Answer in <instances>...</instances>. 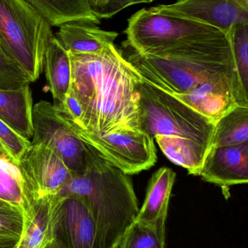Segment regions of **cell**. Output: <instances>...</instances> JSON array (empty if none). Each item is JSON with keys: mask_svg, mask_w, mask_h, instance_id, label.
<instances>
[{"mask_svg": "<svg viewBox=\"0 0 248 248\" xmlns=\"http://www.w3.org/2000/svg\"><path fill=\"white\" fill-rule=\"evenodd\" d=\"M16 247H17V246H15V247H14V248H16Z\"/></svg>", "mask_w": 248, "mask_h": 248, "instance_id": "34", "label": "cell"}, {"mask_svg": "<svg viewBox=\"0 0 248 248\" xmlns=\"http://www.w3.org/2000/svg\"><path fill=\"white\" fill-rule=\"evenodd\" d=\"M33 140L31 142L41 144L58 155L74 176L85 171L87 153L83 142L58 113L55 106L41 100L33 107Z\"/></svg>", "mask_w": 248, "mask_h": 248, "instance_id": "8", "label": "cell"}, {"mask_svg": "<svg viewBox=\"0 0 248 248\" xmlns=\"http://www.w3.org/2000/svg\"><path fill=\"white\" fill-rule=\"evenodd\" d=\"M37 10L52 26L59 27L69 22L100 24L90 11L87 0H26Z\"/></svg>", "mask_w": 248, "mask_h": 248, "instance_id": "20", "label": "cell"}, {"mask_svg": "<svg viewBox=\"0 0 248 248\" xmlns=\"http://www.w3.org/2000/svg\"><path fill=\"white\" fill-rule=\"evenodd\" d=\"M230 34L236 74L248 95V22L234 25Z\"/></svg>", "mask_w": 248, "mask_h": 248, "instance_id": "24", "label": "cell"}, {"mask_svg": "<svg viewBox=\"0 0 248 248\" xmlns=\"http://www.w3.org/2000/svg\"><path fill=\"white\" fill-rule=\"evenodd\" d=\"M27 217L20 208H0V246L17 245L23 236Z\"/></svg>", "mask_w": 248, "mask_h": 248, "instance_id": "25", "label": "cell"}, {"mask_svg": "<svg viewBox=\"0 0 248 248\" xmlns=\"http://www.w3.org/2000/svg\"><path fill=\"white\" fill-rule=\"evenodd\" d=\"M33 106L29 85L0 90V120L26 140L33 137Z\"/></svg>", "mask_w": 248, "mask_h": 248, "instance_id": "16", "label": "cell"}, {"mask_svg": "<svg viewBox=\"0 0 248 248\" xmlns=\"http://www.w3.org/2000/svg\"><path fill=\"white\" fill-rule=\"evenodd\" d=\"M69 54L71 92L84 111L79 123L96 133L141 130L136 87L141 77L122 52L114 45L100 53Z\"/></svg>", "mask_w": 248, "mask_h": 248, "instance_id": "1", "label": "cell"}, {"mask_svg": "<svg viewBox=\"0 0 248 248\" xmlns=\"http://www.w3.org/2000/svg\"><path fill=\"white\" fill-rule=\"evenodd\" d=\"M156 141L165 155L175 164L199 176L208 149L195 140L177 136L157 135Z\"/></svg>", "mask_w": 248, "mask_h": 248, "instance_id": "19", "label": "cell"}, {"mask_svg": "<svg viewBox=\"0 0 248 248\" xmlns=\"http://www.w3.org/2000/svg\"><path fill=\"white\" fill-rule=\"evenodd\" d=\"M173 96L215 122L235 106L248 107V95L234 70L216 74L190 91Z\"/></svg>", "mask_w": 248, "mask_h": 248, "instance_id": "9", "label": "cell"}, {"mask_svg": "<svg viewBox=\"0 0 248 248\" xmlns=\"http://www.w3.org/2000/svg\"><path fill=\"white\" fill-rule=\"evenodd\" d=\"M0 150H3V151L6 152L5 150H4V147H3L2 144H1V142H0ZM6 153H7V152H6Z\"/></svg>", "mask_w": 248, "mask_h": 248, "instance_id": "33", "label": "cell"}, {"mask_svg": "<svg viewBox=\"0 0 248 248\" xmlns=\"http://www.w3.org/2000/svg\"><path fill=\"white\" fill-rule=\"evenodd\" d=\"M125 59L143 80L173 95L184 94L216 74L235 71L230 34L224 32L144 54L130 50Z\"/></svg>", "mask_w": 248, "mask_h": 248, "instance_id": "2", "label": "cell"}, {"mask_svg": "<svg viewBox=\"0 0 248 248\" xmlns=\"http://www.w3.org/2000/svg\"><path fill=\"white\" fill-rule=\"evenodd\" d=\"M199 176L220 186L224 197L230 198L231 186L248 182V141L238 145L211 147Z\"/></svg>", "mask_w": 248, "mask_h": 248, "instance_id": "13", "label": "cell"}, {"mask_svg": "<svg viewBox=\"0 0 248 248\" xmlns=\"http://www.w3.org/2000/svg\"><path fill=\"white\" fill-rule=\"evenodd\" d=\"M247 141L248 107L237 106L215 122L211 147L238 145Z\"/></svg>", "mask_w": 248, "mask_h": 248, "instance_id": "22", "label": "cell"}, {"mask_svg": "<svg viewBox=\"0 0 248 248\" xmlns=\"http://www.w3.org/2000/svg\"><path fill=\"white\" fill-rule=\"evenodd\" d=\"M176 176V173L167 167L160 168L153 173L149 181L145 200L135 221L154 224L160 221H167Z\"/></svg>", "mask_w": 248, "mask_h": 248, "instance_id": "15", "label": "cell"}, {"mask_svg": "<svg viewBox=\"0 0 248 248\" xmlns=\"http://www.w3.org/2000/svg\"><path fill=\"white\" fill-rule=\"evenodd\" d=\"M0 201L30 215L34 198L18 166L8 157H0Z\"/></svg>", "mask_w": 248, "mask_h": 248, "instance_id": "21", "label": "cell"}, {"mask_svg": "<svg viewBox=\"0 0 248 248\" xmlns=\"http://www.w3.org/2000/svg\"><path fill=\"white\" fill-rule=\"evenodd\" d=\"M56 195L39 198L28 216L23 236L16 248H44L54 240L53 214Z\"/></svg>", "mask_w": 248, "mask_h": 248, "instance_id": "17", "label": "cell"}, {"mask_svg": "<svg viewBox=\"0 0 248 248\" xmlns=\"http://www.w3.org/2000/svg\"><path fill=\"white\" fill-rule=\"evenodd\" d=\"M6 206H11V205H8V204L5 203V202L0 201V208H3V207Z\"/></svg>", "mask_w": 248, "mask_h": 248, "instance_id": "31", "label": "cell"}, {"mask_svg": "<svg viewBox=\"0 0 248 248\" xmlns=\"http://www.w3.org/2000/svg\"><path fill=\"white\" fill-rule=\"evenodd\" d=\"M17 165L35 201L58 195L74 177L62 159L41 144L31 142Z\"/></svg>", "mask_w": 248, "mask_h": 248, "instance_id": "10", "label": "cell"}, {"mask_svg": "<svg viewBox=\"0 0 248 248\" xmlns=\"http://www.w3.org/2000/svg\"><path fill=\"white\" fill-rule=\"evenodd\" d=\"M141 130L150 137L177 136L191 139L209 150L215 122L144 80L138 81Z\"/></svg>", "mask_w": 248, "mask_h": 248, "instance_id": "5", "label": "cell"}, {"mask_svg": "<svg viewBox=\"0 0 248 248\" xmlns=\"http://www.w3.org/2000/svg\"><path fill=\"white\" fill-rule=\"evenodd\" d=\"M44 248H64L56 240H53L49 243V244L47 245Z\"/></svg>", "mask_w": 248, "mask_h": 248, "instance_id": "29", "label": "cell"}, {"mask_svg": "<svg viewBox=\"0 0 248 248\" xmlns=\"http://www.w3.org/2000/svg\"><path fill=\"white\" fill-rule=\"evenodd\" d=\"M44 67L55 103H62L71 91V58L69 52L63 47L55 36L51 38L47 47Z\"/></svg>", "mask_w": 248, "mask_h": 248, "instance_id": "18", "label": "cell"}, {"mask_svg": "<svg viewBox=\"0 0 248 248\" xmlns=\"http://www.w3.org/2000/svg\"><path fill=\"white\" fill-rule=\"evenodd\" d=\"M166 221L154 224L134 221L117 248H166Z\"/></svg>", "mask_w": 248, "mask_h": 248, "instance_id": "23", "label": "cell"}, {"mask_svg": "<svg viewBox=\"0 0 248 248\" xmlns=\"http://www.w3.org/2000/svg\"><path fill=\"white\" fill-rule=\"evenodd\" d=\"M0 157H8V158H10V156H9V155L7 154V153H6V152L3 151V150H0Z\"/></svg>", "mask_w": 248, "mask_h": 248, "instance_id": "30", "label": "cell"}, {"mask_svg": "<svg viewBox=\"0 0 248 248\" xmlns=\"http://www.w3.org/2000/svg\"><path fill=\"white\" fill-rule=\"evenodd\" d=\"M0 142L16 164L18 163L22 155L31 145L30 140L21 137L1 120H0Z\"/></svg>", "mask_w": 248, "mask_h": 248, "instance_id": "27", "label": "cell"}, {"mask_svg": "<svg viewBox=\"0 0 248 248\" xmlns=\"http://www.w3.org/2000/svg\"><path fill=\"white\" fill-rule=\"evenodd\" d=\"M17 245H10V246H0V248H13L15 246H17Z\"/></svg>", "mask_w": 248, "mask_h": 248, "instance_id": "32", "label": "cell"}, {"mask_svg": "<svg viewBox=\"0 0 248 248\" xmlns=\"http://www.w3.org/2000/svg\"><path fill=\"white\" fill-rule=\"evenodd\" d=\"M154 0H87L90 11L98 19L110 18L123 9Z\"/></svg>", "mask_w": 248, "mask_h": 248, "instance_id": "28", "label": "cell"}, {"mask_svg": "<svg viewBox=\"0 0 248 248\" xmlns=\"http://www.w3.org/2000/svg\"></svg>", "mask_w": 248, "mask_h": 248, "instance_id": "35", "label": "cell"}, {"mask_svg": "<svg viewBox=\"0 0 248 248\" xmlns=\"http://www.w3.org/2000/svg\"><path fill=\"white\" fill-rule=\"evenodd\" d=\"M54 36L48 20L26 0H0V44L32 82L44 68L45 52Z\"/></svg>", "mask_w": 248, "mask_h": 248, "instance_id": "4", "label": "cell"}, {"mask_svg": "<svg viewBox=\"0 0 248 248\" xmlns=\"http://www.w3.org/2000/svg\"><path fill=\"white\" fill-rule=\"evenodd\" d=\"M30 77L4 52L0 44V90H13L29 85Z\"/></svg>", "mask_w": 248, "mask_h": 248, "instance_id": "26", "label": "cell"}, {"mask_svg": "<svg viewBox=\"0 0 248 248\" xmlns=\"http://www.w3.org/2000/svg\"><path fill=\"white\" fill-rule=\"evenodd\" d=\"M213 26L144 8L128 20L123 46L139 54L167 47L192 38L220 33Z\"/></svg>", "mask_w": 248, "mask_h": 248, "instance_id": "7", "label": "cell"}, {"mask_svg": "<svg viewBox=\"0 0 248 248\" xmlns=\"http://www.w3.org/2000/svg\"><path fill=\"white\" fill-rule=\"evenodd\" d=\"M149 9L204 23L227 33L234 25L248 22V0H179Z\"/></svg>", "mask_w": 248, "mask_h": 248, "instance_id": "12", "label": "cell"}, {"mask_svg": "<svg viewBox=\"0 0 248 248\" xmlns=\"http://www.w3.org/2000/svg\"><path fill=\"white\" fill-rule=\"evenodd\" d=\"M53 236L64 248H99L96 223L80 197L56 195Z\"/></svg>", "mask_w": 248, "mask_h": 248, "instance_id": "11", "label": "cell"}, {"mask_svg": "<svg viewBox=\"0 0 248 248\" xmlns=\"http://www.w3.org/2000/svg\"><path fill=\"white\" fill-rule=\"evenodd\" d=\"M56 38L69 53L96 54L115 45L118 33L107 31L86 22H69L59 26Z\"/></svg>", "mask_w": 248, "mask_h": 248, "instance_id": "14", "label": "cell"}, {"mask_svg": "<svg viewBox=\"0 0 248 248\" xmlns=\"http://www.w3.org/2000/svg\"><path fill=\"white\" fill-rule=\"evenodd\" d=\"M57 111L83 142L93 147L102 157L124 173L131 176L136 174L148 170L157 163L154 140L142 130L93 132L58 110Z\"/></svg>", "mask_w": 248, "mask_h": 248, "instance_id": "6", "label": "cell"}, {"mask_svg": "<svg viewBox=\"0 0 248 248\" xmlns=\"http://www.w3.org/2000/svg\"><path fill=\"white\" fill-rule=\"evenodd\" d=\"M85 144V171L74 176L58 195L80 197L96 223L99 248H116L138 215V198L131 175Z\"/></svg>", "mask_w": 248, "mask_h": 248, "instance_id": "3", "label": "cell"}]
</instances>
